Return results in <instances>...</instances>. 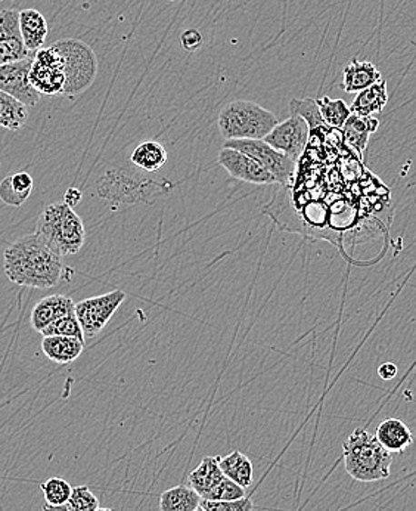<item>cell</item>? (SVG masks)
<instances>
[{
  "instance_id": "cell-16",
  "label": "cell",
  "mask_w": 416,
  "mask_h": 511,
  "mask_svg": "<svg viewBox=\"0 0 416 511\" xmlns=\"http://www.w3.org/2000/svg\"><path fill=\"white\" fill-rule=\"evenodd\" d=\"M378 127L380 122L377 117H362L352 113L346 125L342 126V139L346 142V145L356 151L359 158H362L370 142L371 135L377 132Z\"/></svg>"
},
{
  "instance_id": "cell-9",
  "label": "cell",
  "mask_w": 416,
  "mask_h": 511,
  "mask_svg": "<svg viewBox=\"0 0 416 511\" xmlns=\"http://www.w3.org/2000/svg\"><path fill=\"white\" fill-rule=\"evenodd\" d=\"M309 139H311L309 125L300 115H291L287 120L278 123L263 141L279 153L285 154L294 162H299L302 151L306 150Z\"/></svg>"
},
{
  "instance_id": "cell-33",
  "label": "cell",
  "mask_w": 416,
  "mask_h": 511,
  "mask_svg": "<svg viewBox=\"0 0 416 511\" xmlns=\"http://www.w3.org/2000/svg\"><path fill=\"white\" fill-rule=\"evenodd\" d=\"M204 44V37L197 28H189L181 35V45L185 51L195 52Z\"/></svg>"
},
{
  "instance_id": "cell-6",
  "label": "cell",
  "mask_w": 416,
  "mask_h": 511,
  "mask_svg": "<svg viewBox=\"0 0 416 511\" xmlns=\"http://www.w3.org/2000/svg\"><path fill=\"white\" fill-rule=\"evenodd\" d=\"M223 148L238 150L254 158L255 162L275 177L278 184L290 185L294 177L297 162L285 154L279 153L263 139H231L224 141Z\"/></svg>"
},
{
  "instance_id": "cell-28",
  "label": "cell",
  "mask_w": 416,
  "mask_h": 511,
  "mask_svg": "<svg viewBox=\"0 0 416 511\" xmlns=\"http://www.w3.org/2000/svg\"><path fill=\"white\" fill-rule=\"evenodd\" d=\"M40 489L44 492L45 501L51 506L67 504L71 492H73L67 480L61 479V477H51V479L45 480L44 484H40Z\"/></svg>"
},
{
  "instance_id": "cell-35",
  "label": "cell",
  "mask_w": 416,
  "mask_h": 511,
  "mask_svg": "<svg viewBox=\"0 0 416 511\" xmlns=\"http://www.w3.org/2000/svg\"><path fill=\"white\" fill-rule=\"evenodd\" d=\"M83 194L82 191H79L77 188H70L68 189L67 193H65V197H64V203L65 205H70L74 209L75 205H79L80 201H82Z\"/></svg>"
},
{
  "instance_id": "cell-21",
  "label": "cell",
  "mask_w": 416,
  "mask_h": 511,
  "mask_svg": "<svg viewBox=\"0 0 416 511\" xmlns=\"http://www.w3.org/2000/svg\"><path fill=\"white\" fill-rule=\"evenodd\" d=\"M33 185L32 175L27 172H18L5 177L0 182V200L11 207H20L32 195Z\"/></svg>"
},
{
  "instance_id": "cell-29",
  "label": "cell",
  "mask_w": 416,
  "mask_h": 511,
  "mask_svg": "<svg viewBox=\"0 0 416 511\" xmlns=\"http://www.w3.org/2000/svg\"><path fill=\"white\" fill-rule=\"evenodd\" d=\"M40 335L46 336H64V337H75L84 342V335H83L82 326H80L79 319L75 312L59 318L55 323L45 328Z\"/></svg>"
},
{
  "instance_id": "cell-17",
  "label": "cell",
  "mask_w": 416,
  "mask_h": 511,
  "mask_svg": "<svg viewBox=\"0 0 416 511\" xmlns=\"http://www.w3.org/2000/svg\"><path fill=\"white\" fill-rule=\"evenodd\" d=\"M84 349V342L75 337L64 336H46L42 340V352L47 359L55 364H71L79 358Z\"/></svg>"
},
{
  "instance_id": "cell-27",
  "label": "cell",
  "mask_w": 416,
  "mask_h": 511,
  "mask_svg": "<svg viewBox=\"0 0 416 511\" xmlns=\"http://www.w3.org/2000/svg\"><path fill=\"white\" fill-rule=\"evenodd\" d=\"M290 111L291 115H300L309 125L311 135L314 134V132H321V130L326 129V126H328L323 122L318 104H316V99H291Z\"/></svg>"
},
{
  "instance_id": "cell-24",
  "label": "cell",
  "mask_w": 416,
  "mask_h": 511,
  "mask_svg": "<svg viewBox=\"0 0 416 511\" xmlns=\"http://www.w3.org/2000/svg\"><path fill=\"white\" fill-rule=\"evenodd\" d=\"M134 165L145 172H157L167 163V151L160 142L148 141L134 148L130 157Z\"/></svg>"
},
{
  "instance_id": "cell-25",
  "label": "cell",
  "mask_w": 416,
  "mask_h": 511,
  "mask_svg": "<svg viewBox=\"0 0 416 511\" xmlns=\"http://www.w3.org/2000/svg\"><path fill=\"white\" fill-rule=\"evenodd\" d=\"M28 120V106L6 92L0 91V127L20 130Z\"/></svg>"
},
{
  "instance_id": "cell-11",
  "label": "cell",
  "mask_w": 416,
  "mask_h": 511,
  "mask_svg": "<svg viewBox=\"0 0 416 511\" xmlns=\"http://www.w3.org/2000/svg\"><path fill=\"white\" fill-rule=\"evenodd\" d=\"M217 163L223 167L232 177L238 181L247 182L253 185H273L278 184L264 167L255 162L254 158L238 150L223 148L220 151Z\"/></svg>"
},
{
  "instance_id": "cell-34",
  "label": "cell",
  "mask_w": 416,
  "mask_h": 511,
  "mask_svg": "<svg viewBox=\"0 0 416 511\" xmlns=\"http://www.w3.org/2000/svg\"><path fill=\"white\" fill-rule=\"evenodd\" d=\"M378 376L389 382V380H393L397 376V366H394L393 362H385L380 368H378Z\"/></svg>"
},
{
  "instance_id": "cell-13",
  "label": "cell",
  "mask_w": 416,
  "mask_h": 511,
  "mask_svg": "<svg viewBox=\"0 0 416 511\" xmlns=\"http://www.w3.org/2000/svg\"><path fill=\"white\" fill-rule=\"evenodd\" d=\"M75 312V303L64 295H52L35 303L30 315L33 330L42 333L45 328L63 316Z\"/></svg>"
},
{
  "instance_id": "cell-22",
  "label": "cell",
  "mask_w": 416,
  "mask_h": 511,
  "mask_svg": "<svg viewBox=\"0 0 416 511\" xmlns=\"http://www.w3.org/2000/svg\"><path fill=\"white\" fill-rule=\"evenodd\" d=\"M219 466L220 470L228 479L233 480L235 484L245 489L252 486L254 480V468L245 454L233 451L228 456H219Z\"/></svg>"
},
{
  "instance_id": "cell-31",
  "label": "cell",
  "mask_w": 416,
  "mask_h": 511,
  "mask_svg": "<svg viewBox=\"0 0 416 511\" xmlns=\"http://www.w3.org/2000/svg\"><path fill=\"white\" fill-rule=\"evenodd\" d=\"M68 511H96L99 508L98 496H94L89 486L73 488L67 503Z\"/></svg>"
},
{
  "instance_id": "cell-12",
  "label": "cell",
  "mask_w": 416,
  "mask_h": 511,
  "mask_svg": "<svg viewBox=\"0 0 416 511\" xmlns=\"http://www.w3.org/2000/svg\"><path fill=\"white\" fill-rule=\"evenodd\" d=\"M35 54L28 51L24 44L20 28V11L11 8L0 11V65L18 63Z\"/></svg>"
},
{
  "instance_id": "cell-8",
  "label": "cell",
  "mask_w": 416,
  "mask_h": 511,
  "mask_svg": "<svg viewBox=\"0 0 416 511\" xmlns=\"http://www.w3.org/2000/svg\"><path fill=\"white\" fill-rule=\"evenodd\" d=\"M28 79L40 95H63L65 71L63 56L59 55L55 47H42L35 52Z\"/></svg>"
},
{
  "instance_id": "cell-5",
  "label": "cell",
  "mask_w": 416,
  "mask_h": 511,
  "mask_svg": "<svg viewBox=\"0 0 416 511\" xmlns=\"http://www.w3.org/2000/svg\"><path fill=\"white\" fill-rule=\"evenodd\" d=\"M63 56L65 86L63 95L75 96L94 85L98 75V56L82 40L63 39L52 45Z\"/></svg>"
},
{
  "instance_id": "cell-38",
  "label": "cell",
  "mask_w": 416,
  "mask_h": 511,
  "mask_svg": "<svg viewBox=\"0 0 416 511\" xmlns=\"http://www.w3.org/2000/svg\"><path fill=\"white\" fill-rule=\"evenodd\" d=\"M195 511H205V510H204V508L201 507V506H200V507H198L197 510H195Z\"/></svg>"
},
{
  "instance_id": "cell-3",
  "label": "cell",
  "mask_w": 416,
  "mask_h": 511,
  "mask_svg": "<svg viewBox=\"0 0 416 511\" xmlns=\"http://www.w3.org/2000/svg\"><path fill=\"white\" fill-rule=\"evenodd\" d=\"M35 234L63 257L77 255L86 240L82 217L65 203L45 207L37 219Z\"/></svg>"
},
{
  "instance_id": "cell-7",
  "label": "cell",
  "mask_w": 416,
  "mask_h": 511,
  "mask_svg": "<svg viewBox=\"0 0 416 511\" xmlns=\"http://www.w3.org/2000/svg\"><path fill=\"white\" fill-rule=\"evenodd\" d=\"M126 300V293L122 290L110 291L106 295L89 297L75 303V315L79 319L84 338L98 336L106 324L114 316L118 307Z\"/></svg>"
},
{
  "instance_id": "cell-37",
  "label": "cell",
  "mask_w": 416,
  "mask_h": 511,
  "mask_svg": "<svg viewBox=\"0 0 416 511\" xmlns=\"http://www.w3.org/2000/svg\"><path fill=\"white\" fill-rule=\"evenodd\" d=\"M96 511H114V510H111V508H101L99 507L98 510Z\"/></svg>"
},
{
  "instance_id": "cell-4",
  "label": "cell",
  "mask_w": 416,
  "mask_h": 511,
  "mask_svg": "<svg viewBox=\"0 0 416 511\" xmlns=\"http://www.w3.org/2000/svg\"><path fill=\"white\" fill-rule=\"evenodd\" d=\"M278 118L253 101H233L220 111L219 132L224 141L264 139L278 125Z\"/></svg>"
},
{
  "instance_id": "cell-30",
  "label": "cell",
  "mask_w": 416,
  "mask_h": 511,
  "mask_svg": "<svg viewBox=\"0 0 416 511\" xmlns=\"http://www.w3.org/2000/svg\"><path fill=\"white\" fill-rule=\"evenodd\" d=\"M245 496V488L235 484L233 480L224 476L222 482L210 489V491L203 496V500L210 501H236Z\"/></svg>"
},
{
  "instance_id": "cell-18",
  "label": "cell",
  "mask_w": 416,
  "mask_h": 511,
  "mask_svg": "<svg viewBox=\"0 0 416 511\" xmlns=\"http://www.w3.org/2000/svg\"><path fill=\"white\" fill-rule=\"evenodd\" d=\"M389 103V91H387V80L381 79L365 91L359 92L354 98L350 110L353 115L362 117H375L384 110Z\"/></svg>"
},
{
  "instance_id": "cell-14",
  "label": "cell",
  "mask_w": 416,
  "mask_h": 511,
  "mask_svg": "<svg viewBox=\"0 0 416 511\" xmlns=\"http://www.w3.org/2000/svg\"><path fill=\"white\" fill-rule=\"evenodd\" d=\"M382 79L375 64L354 58L344 67L342 86L347 94H359Z\"/></svg>"
},
{
  "instance_id": "cell-15",
  "label": "cell",
  "mask_w": 416,
  "mask_h": 511,
  "mask_svg": "<svg viewBox=\"0 0 416 511\" xmlns=\"http://www.w3.org/2000/svg\"><path fill=\"white\" fill-rule=\"evenodd\" d=\"M375 437L391 454H403L413 444L412 430L399 418L381 421L375 432Z\"/></svg>"
},
{
  "instance_id": "cell-1",
  "label": "cell",
  "mask_w": 416,
  "mask_h": 511,
  "mask_svg": "<svg viewBox=\"0 0 416 511\" xmlns=\"http://www.w3.org/2000/svg\"><path fill=\"white\" fill-rule=\"evenodd\" d=\"M63 256L45 243L37 234L24 235L6 247L5 276L23 287L52 288L64 276Z\"/></svg>"
},
{
  "instance_id": "cell-20",
  "label": "cell",
  "mask_w": 416,
  "mask_h": 511,
  "mask_svg": "<svg viewBox=\"0 0 416 511\" xmlns=\"http://www.w3.org/2000/svg\"><path fill=\"white\" fill-rule=\"evenodd\" d=\"M223 479L224 475L220 470L219 456H204L200 466L193 468L188 476L189 486L198 492L201 498Z\"/></svg>"
},
{
  "instance_id": "cell-19",
  "label": "cell",
  "mask_w": 416,
  "mask_h": 511,
  "mask_svg": "<svg viewBox=\"0 0 416 511\" xmlns=\"http://www.w3.org/2000/svg\"><path fill=\"white\" fill-rule=\"evenodd\" d=\"M20 28L24 44L27 46L28 51L35 54L42 49L47 37V32H49L46 18L42 12L33 8L20 11Z\"/></svg>"
},
{
  "instance_id": "cell-23",
  "label": "cell",
  "mask_w": 416,
  "mask_h": 511,
  "mask_svg": "<svg viewBox=\"0 0 416 511\" xmlns=\"http://www.w3.org/2000/svg\"><path fill=\"white\" fill-rule=\"evenodd\" d=\"M200 494L193 491L189 485H179L167 489L160 496L162 511H195L201 506Z\"/></svg>"
},
{
  "instance_id": "cell-26",
  "label": "cell",
  "mask_w": 416,
  "mask_h": 511,
  "mask_svg": "<svg viewBox=\"0 0 416 511\" xmlns=\"http://www.w3.org/2000/svg\"><path fill=\"white\" fill-rule=\"evenodd\" d=\"M316 104H318L323 122L332 129H342V126L346 125L347 120L352 115L350 106L342 99L323 96V98L316 99Z\"/></svg>"
},
{
  "instance_id": "cell-36",
  "label": "cell",
  "mask_w": 416,
  "mask_h": 511,
  "mask_svg": "<svg viewBox=\"0 0 416 511\" xmlns=\"http://www.w3.org/2000/svg\"><path fill=\"white\" fill-rule=\"evenodd\" d=\"M42 511H68L67 504L64 506H51V504H45Z\"/></svg>"
},
{
  "instance_id": "cell-2",
  "label": "cell",
  "mask_w": 416,
  "mask_h": 511,
  "mask_svg": "<svg viewBox=\"0 0 416 511\" xmlns=\"http://www.w3.org/2000/svg\"><path fill=\"white\" fill-rule=\"evenodd\" d=\"M342 458L349 476L358 482H380L391 475L393 454L368 430L356 429L350 433L342 444Z\"/></svg>"
},
{
  "instance_id": "cell-32",
  "label": "cell",
  "mask_w": 416,
  "mask_h": 511,
  "mask_svg": "<svg viewBox=\"0 0 416 511\" xmlns=\"http://www.w3.org/2000/svg\"><path fill=\"white\" fill-rule=\"evenodd\" d=\"M201 507L205 511H253L254 504L247 496L236 501H201Z\"/></svg>"
},
{
  "instance_id": "cell-10",
  "label": "cell",
  "mask_w": 416,
  "mask_h": 511,
  "mask_svg": "<svg viewBox=\"0 0 416 511\" xmlns=\"http://www.w3.org/2000/svg\"><path fill=\"white\" fill-rule=\"evenodd\" d=\"M35 55L18 63L0 65V91L6 92L18 99L25 106H35L40 103L42 95L32 86L28 75L32 70Z\"/></svg>"
}]
</instances>
